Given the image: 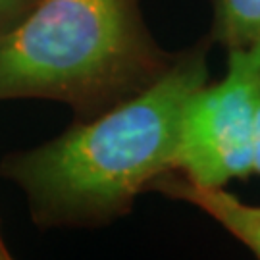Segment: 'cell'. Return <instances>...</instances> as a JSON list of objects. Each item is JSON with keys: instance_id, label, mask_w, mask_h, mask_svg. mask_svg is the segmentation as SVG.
Listing matches in <instances>:
<instances>
[{"instance_id": "1", "label": "cell", "mask_w": 260, "mask_h": 260, "mask_svg": "<svg viewBox=\"0 0 260 260\" xmlns=\"http://www.w3.org/2000/svg\"><path fill=\"white\" fill-rule=\"evenodd\" d=\"M210 43L174 54L150 85L60 137L6 158L2 172L23 189L39 225L108 223L174 170L181 112L208 79Z\"/></svg>"}, {"instance_id": "2", "label": "cell", "mask_w": 260, "mask_h": 260, "mask_svg": "<svg viewBox=\"0 0 260 260\" xmlns=\"http://www.w3.org/2000/svg\"><path fill=\"white\" fill-rule=\"evenodd\" d=\"M172 56L139 0H35L0 33V101H60L87 120L152 83Z\"/></svg>"}, {"instance_id": "3", "label": "cell", "mask_w": 260, "mask_h": 260, "mask_svg": "<svg viewBox=\"0 0 260 260\" xmlns=\"http://www.w3.org/2000/svg\"><path fill=\"white\" fill-rule=\"evenodd\" d=\"M260 108V43L230 48L228 72L189 96L177 131L174 170L206 187L252 174Z\"/></svg>"}, {"instance_id": "4", "label": "cell", "mask_w": 260, "mask_h": 260, "mask_svg": "<svg viewBox=\"0 0 260 260\" xmlns=\"http://www.w3.org/2000/svg\"><path fill=\"white\" fill-rule=\"evenodd\" d=\"M150 191H158L170 199L201 208L260 258V206L243 203L223 187L193 183L176 170L156 177Z\"/></svg>"}, {"instance_id": "5", "label": "cell", "mask_w": 260, "mask_h": 260, "mask_svg": "<svg viewBox=\"0 0 260 260\" xmlns=\"http://www.w3.org/2000/svg\"><path fill=\"white\" fill-rule=\"evenodd\" d=\"M210 41L228 48L260 43V0H212Z\"/></svg>"}, {"instance_id": "6", "label": "cell", "mask_w": 260, "mask_h": 260, "mask_svg": "<svg viewBox=\"0 0 260 260\" xmlns=\"http://www.w3.org/2000/svg\"><path fill=\"white\" fill-rule=\"evenodd\" d=\"M33 4L35 0H0V33L16 23Z\"/></svg>"}, {"instance_id": "7", "label": "cell", "mask_w": 260, "mask_h": 260, "mask_svg": "<svg viewBox=\"0 0 260 260\" xmlns=\"http://www.w3.org/2000/svg\"><path fill=\"white\" fill-rule=\"evenodd\" d=\"M252 172L260 174V108L254 125V143H252Z\"/></svg>"}, {"instance_id": "8", "label": "cell", "mask_w": 260, "mask_h": 260, "mask_svg": "<svg viewBox=\"0 0 260 260\" xmlns=\"http://www.w3.org/2000/svg\"><path fill=\"white\" fill-rule=\"evenodd\" d=\"M8 256H10V252H8V249H6L4 241H2V235H0V260L8 258Z\"/></svg>"}]
</instances>
